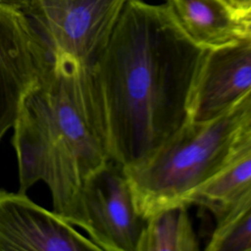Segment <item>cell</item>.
I'll return each mask as SVG.
<instances>
[{
	"label": "cell",
	"mask_w": 251,
	"mask_h": 251,
	"mask_svg": "<svg viewBox=\"0 0 251 251\" xmlns=\"http://www.w3.org/2000/svg\"><path fill=\"white\" fill-rule=\"evenodd\" d=\"M206 50L194 44L171 8L127 0L89 67L100 132L110 161L132 165L187 119V98Z\"/></svg>",
	"instance_id": "cell-1"
},
{
	"label": "cell",
	"mask_w": 251,
	"mask_h": 251,
	"mask_svg": "<svg viewBox=\"0 0 251 251\" xmlns=\"http://www.w3.org/2000/svg\"><path fill=\"white\" fill-rule=\"evenodd\" d=\"M12 128L19 192L43 181L53 211L72 224L84 180L110 161L89 67L70 56L51 55L49 66L23 98Z\"/></svg>",
	"instance_id": "cell-2"
},
{
	"label": "cell",
	"mask_w": 251,
	"mask_h": 251,
	"mask_svg": "<svg viewBox=\"0 0 251 251\" xmlns=\"http://www.w3.org/2000/svg\"><path fill=\"white\" fill-rule=\"evenodd\" d=\"M231 107L207 121L187 118L149 155L123 167L142 218L184 203L189 193L219 171L236 131Z\"/></svg>",
	"instance_id": "cell-3"
},
{
	"label": "cell",
	"mask_w": 251,
	"mask_h": 251,
	"mask_svg": "<svg viewBox=\"0 0 251 251\" xmlns=\"http://www.w3.org/2000/svg\"><path fill=\"white\" fill-rule=\"evenodd\" d=\"M127 0H31L24 12L50 55L90 67L105 48Z\"/></svg>",
	"instance_id": "cell-4"
},
{
	"label": "cell",
	"mask_w": 251,
	"mask_h": 251,
	"mask_svg": "<svg viewBox=\"0 0 251 251\" xmlns=\"http://www.w3.org/2000/svg\"><path fill=\"white\" fill-rule=\"evenodd\" d=\"M145 221L124 168L109 161L84 180L72 225L82 228L100 251H137Z\"/></svg>",
	"instance_id": "cell-5"
},
{
	"label": "cell",
	"mask_w": 251,
	"mask_h": 251,
	"mask_svg": "<svg viewBox=\"0 0 251 251\" xmlns=\"http://www.w3.org/2000/svg\"><path fill=\"white\" fill-rule=\"evenodd\" d=\"M50 61L46 44L24 10L0 3V141Z\"/></svg>",
	"instance_id": "cell-6"
},
{
	"label": "cell",
	"mask_w": 251,
	"mask_h": 251,
	"mask_svg": "<svg viewBox=\"0 0 251 251\" xmlns=\"http://www.w3.org/2000/svg\"><path fill=\"white\" fill-rule=\"evenodd\" d=\"M251 90V39L240 37L229 44L206 50L194 74L187 118L211 120L233 106Z\"/></svg>",
	"instance_id": "cell-7"
},
{
	"label": "cell",
	"mask_w": 251,
	"mask_h": 251,
	"mask_svg": "<svg viewBox=\"0 0 251 251\" xmlns=\"http://www.w3.org/2000/svg\"><path fill=\"white\" fill-rule=\"evenodd\" d=\"M100 251L89 237L25 193L0 189V251Z\"/></svg>",
	"instance_id": "cell-8"
},
{
	"label": "cell",
	"mask_w": 251,
	"mask_h": 251,
	"mask_svg": "<svg viewBox=\"0 0 251 251\" xmlns=\"http://www.w3.org/2000/svg\"><path fill=\"white\" fill-rule=\"evenodd\" d=\"M184 203L209 211L212 231L227 227L251 208V130L236 129L225 163Z\"/></svg>",
	"instance_id": "cell-9"
},
{
	"label": "cell",
	"mask_w": 251,
	"mask_h": 251,
	"mask_svg": "<svg viewBox=\"0 0 251 251\" xmlns=\"http://www.w3.org/2000/svg\"><path fill=\"white\" fill-rule=\"evenodd\" d=\"M180 28L202 49L240 38L241 22L227 0H166Z\"/></svg>",
	"instance_id": "cell-10"
},
{
	"label": "cell",
	"mask_w": 251,
	"mask_h": 251,
	"mask_svg": "<svg viewBox=\"0 0 251 251\" xmlns=\"http://www.w3.org/2000/svg\"><path fill=\"white\" fill-rule=\"evenodd\" d=\"M185 203L162 209L145 221L137 251H198L199 240Z\"/></svg>",
	"instance_id": "cell-11"
},
{
	"label": "cell",
	"mask_w": 251,
	"mask_h": 251,
	"mask_svg": "<svg viewBox=\"0 0 251 251\" xmlns=\"http://www.w3.org/2000/svg\"><path fill=\"white\" fill-rule=\"evenodd\" d=\"M208 251H251V208L227 227L212 231Z\"/></svg>",
	"instance_id": "cell-12"
},
{
	"label": "cell",
	"mask_w": 251,
	"mask_h": 251,
	"mask_svg": "<svg viewBox=\"0 0 251 251\" xmlns=\"http://www.w3.org/2000/svg\"><path fill=\"white\" fill-rule=\"evenodd\" d=\"M232 113L237 130H251V90L232 106Z\"/></svg>",
	"instance_id": "cell-13"
},
{
	"label": "cell",
	"mask_w": 251,
	"mask_h": 251,
	"mask_svg": "<svg viewBox=\"0 0 251 251\" xmlns=\"http://www.w3.org/2000/svg\"><path fill=\"white\" fill-rule=\"evenodd\" d=\"M241 20L251 10V0H227Z\"/></svg>",
	"instance_id": "cell-14"
},
{
	"label": "cell",
	"mask_w": 251,
	"mask_h": 251,
	"mask_svg": "<svg viewBox=\"0 0 251 251\" xmlns=\"http://www.w3.org/2000/svg\"><path fill=\"white\" fill-rule=\"evenodd\" d=\"M240 37L251 39V17L240 20Z\"/></svg>",
	"instance_id": "cell-15"
},
{
	"label": "cell",
	"mask_w": 251,
	"mask_h": 251,
	"mask_svg": "<svg viewBox=\"0 0 251 251\" xmlns=\"http://www.w3.org/2000/svg\"><path fill=\"white\" fill-rule=\"evenodd\" d=\"M0 3L12 5L18 8H25L29 3V0H0Z\"/></svg>",
	"instance_id": "cell-16"
}]
</instances>
